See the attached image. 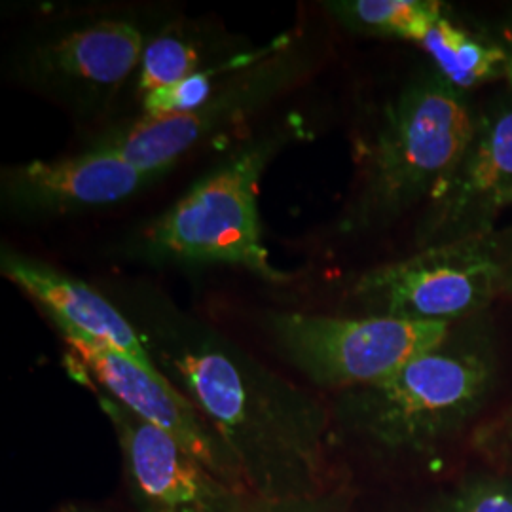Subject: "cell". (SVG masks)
<instances>
[{
  "instance_id": "obj_7",
  "label": "cell",
  "mask_w": 512,
  "mask_h": 512,
  "mask_svg": "<svg viewBox=\"0 0 512 512\" xmlns=\"http://www.w3.org/2000/svg\"><path fill=\"white\" fill-rule=\"evenodd\" d=\"M304 63L283 42L256 63L230 76L202 107L171 116H139L103 133L92 148L120 154L152 177H162L186 154L224 137L291 86Z\"/></svg>"
},
{
  "instance_id": "obj_8",
  "label": "cell",
  "mask_w": 512,
  "mask_h": 512,
  "mask_svg": "<svg viewBox=\"0 0 512 512\" xmlns=\"http://www.w3.org/2000/svg\"><path fill=\"white\" fill-rule=\"evenodd\" d=\"M512 203V92L476 114L475 133L448 179L425 203L418 249L473 238L495 230Z\"/></svg>"
},
{
  "instance_id": "obj_3",
  "label": "cell",
  "mask_w": 512,
  "mask_h": 512,
  "mask_svg": "<svg viewBox=\"0 0 512 512\" xmlns=\"http://www.w3.org/2000/svg\"><path fill=\"white\" fill-rule=\"evenodd\" d=\"M287 143V128L262 135L232 154L194 184L141 236V251L162 260L230 264L283 283L262 241L258 183L277 150Z\"/></svg>"
},
{
  "instance_id": "obj_4",
  "label": "cell",
  "mask_w": 512,
  "mask_h": 512,
  "mask_svg": "<svg viewBox=\"0 0 512 512\" xmlns=\"http://www.w3.org/2000/svg\"><path fill=\"white\" fill-rule=\"evenodd\" d=\"M442 346L385 380L346 389L340 420L385 448L421 450L454 433L484 403L494 368L484 351Z\"/></svg>"
},
{
  "instance_id": "obj_5",
  "label": "cell",
  "mask_w": 512,
  "mask_h": 512,
  "mask_svg": "<svg viewBox=\"0 0 512 512\" xmlns=\"http://www.w3.org/2000/svg\"><path fill=\"white\" fill-rule=\"evenodd\" d=\"M511 289L512 228H495L366 270L349 298L366 317L450 323L486 310Z\"/></svg>"
},
{
  "instance_id": "obj_17",
  "label": "cell",
  "mask_w": 512,
  "mask_h": 512,
  "mask_svg": "<svg viewBox=\"0 0 512 512\" xmlns=\"http://www.w3.org/2000/svg\"><path fill=\"white\" fill-rule=\"evenodd\" d=\"M439 512H512V490L499 482H476L454 495Z\"/></svg>"
},
{
  "instance_id": "obj_19",
  "label": "cell",
  "mask_w": 512,
  "mask_h": 512,
  "mask_svg": "<svg viewBox=\"0 0 512 512\" xmlns=\"http://www.w3.org/2000/svg\"><path fill=\"white\" fill-rule=\"evenodd\" d=\"M499 44H501V48H503L505 54H507V78H509L512 88V23L505 29V33H503V38L499 40Z\"/></svg>"
},
{
  "instance_id": "obj_16",
  "label": "cell",
  "mask_w": 512,
  "mask_h": 512,
  "mask_svg": "<svg viewBox=\"0 0 512 512\" xmlns=\"http://www.w3.org/2000/svg\"><path fill=\"white\" fill-rule=\"evenodd\" d=\"M200 71L198 48L177 35H160L145 46L139 65L137 90L145 97L148 93L171 88Z\"/></svg>"
},
{
  "instance_id": "obj_13",
  "label": "cell",
  "mask_w": 512,
  "mask_h": 512,
  "mask_svg": "<svg viewBox=\"0 0 512 512\" xmlns=\"http://www.w3.org/2000/svg\"><path fill=\"white\" fill-rule=\"evenodd\" d=\"M0 270L23 293L37 300L55 323H65L93 340L107 344L143 368L162 372L152 359L145 338L137 334L116 306L86 283L55 270L46 262L14 251L2 253Z\"/></svg>"
},
{
  "instance_id": "obj_18",
  "label": "cell",
  "mask_w": 512,
  "mask_h": 512,
  "mask_svg": "<svg viewBox=\"0 0 512 512\" xmlns=\"http://www.w3.org/2000/svg\"><path fill=\"white\" fill-rule=\"evenodd\" d=\"M247 512H334L321 495H311L289 501H260L255 499Z\"/></svg>"
},
{
  "instance_id": "obj_10",
  "label": "cell",
  "mask_w": 512,
  "mask_h": 512,
  "mask_svg": "<svg viewBox=\"0 0 512 512\" xmlns=\"http://www.w3.org/2000/svg\"><path fill=\"white\" fill-rule=\"evenodd\" d=\"M55 327L73 348L80 365L86 368V376L97 380L110 397L177 440L188 454L200 459L215 475L243 488L238 469L222 442L164 372L143 368L120 351L65 323H55Z\"/></svg>"
},
{
  "instance_id": "obj_12",
  "label": "cell",
  "mask_w": 512,
  "mask_h": 512,
  "mask_svg": "<svg viewBox=\"0 0 512 512\" xmlns=\"http://www.w3.org/2000/svg\"><path fill=\"white\" fill-rule=\"evenodd\" d=\"M143 33L124 19H99L42 42L25 71L38 86L69 97H103L116 92L139 71Z\"/></svg>"
},
{
  "instance_id": "obj_20",
  "label": "cell",
  "mask_w": 512,
  "mask_h": 512,
  "mask_svg": "<svg viewBox=\"0 0 512 512\" xmlns=\"http://www.w3.org/2000/svg\"><path fill=\"white\" fill-rule=\"evenodd\" d=\"M61 512H97L92 511V509H86V507H76V505H69V507H65Z\"/></svg>"
},
{
  "instance_id": "obj_14",
  "label": "cell",
  "mask_w": 512,
  "mask_h": 512,
  "mask_svg": "<svg viewBox=\"0 0 512 512\" xmlns=\"http://www.w3.org/2000/svg\"><path fill=\"white\" fill-rule=\"evenodd\" d=\"M423 52L433 69L459 92L507 76V54L499 42L480 38L442 14L423 35Z\"/></svg>"
},
{
  "instance_id": "obj_15",
  "label": "cell",
  "mask_w": 512,
  "mask_h": 512,
  "mask_svg": "<svg viewBox=\"0 0 512 512\" xmlns=\"http://www.w3.org/2000/svg\"><path fill=\"white\" fill-rule=\"evenodd\" d=\"M330 10L342 23L363 33L420 42L427 29L444 14L431 0H351L332 2Z\"/></svg>"
},
{
  "instance_id": "obj_11",
  "label": "cell",
  "mask_w": 512,
  "mask_h": 512,
  "mask_svg": "<svg viewBox=\"0 0 512 512\" xmlns=\"http://www.w3.org/2000/svg\"><path fill=\"white\" fill-rule=\"evenodd\" d=\"M156 181L116 152L88 148L63 160H35L2 171V202L29 215H63L126 202Z\"/></svg>"
},
{
  "instance_id": "obj_9",
  "label": "cell",
  "mask_w": 512,
  "mask_h": 512,
  "mask_svg": "<svg viewBox=\"0 0 512 512\" xmlns=\"http://www.w3.org/2000/svg\"><path fill=\"white\" fill-rule=\"evenodd\" d=\"M97 401L114 427L139 512H247L243 497L249 494L241 486L215 475L107 391H97Z\"/></svg>"
},
{
  "instance_id": "obj_6",
  "label": "cell",
  "mask_w": 512,
  "mask_h": 512,
  "mask_svg": "<svg viewBox=\"0 0 512 512\" xmlns=\"http://www.w3.org/2000/svg\"><path fill=\"white\" fill-rule=\"evenodd\" d=\"M268 330L281 357L313 384L353 389L385 380L439 349L450 323L274 313Z\"/></svg>"
},
{
  "instance_id": "obj_2",
  "label": "cell",
  "mask_w": 512,
  "mask_h": 512,
  "mask_svg": "<svg viewBox=\"0 0 512 512\" xmlns=\"http://www.w3.org/2000/svg\"><path fill=\"white\" fill-rule=\"evenodd\" d=\"M475 126L463 92L435 69L412 78L380 114L342 230L376 232L429 202L458 164Z\"/></svg>"
},
{
  "instance_id": "obj_1",
  "label": "cell",
  "mask_w": 512,
  "mask_h": 512,
  "mask_svg": "<svg viewBox=\"0 0 512 512\" xmlns=\"http://www.w3.org/2000/svg\"><path fill=\"white\" fill-rule=\"evenodd\" d=\"M158 355L222 442L247 494L260 501L319 494L327 420L310 395L203 330L162 334Z\"/></svg>"
}]
</instances>
